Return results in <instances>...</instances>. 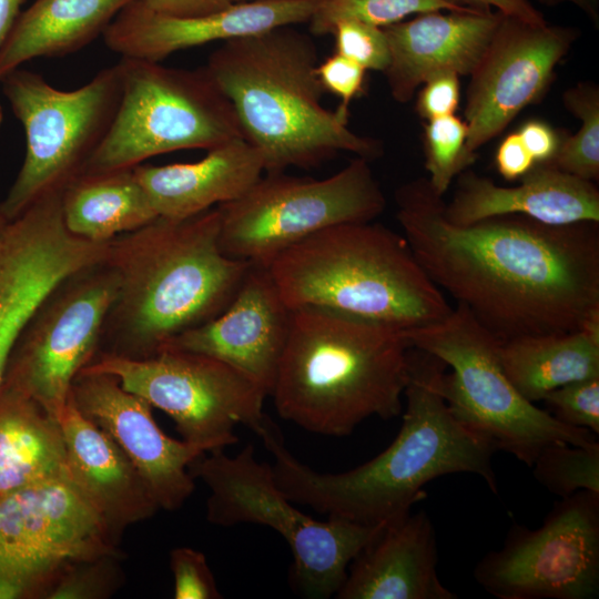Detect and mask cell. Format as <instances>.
<instances>
[{"label":"cell","mask_w":599,"mask_h":599,"mask_svg":"<svg viewBox=\"0 0 599 599\" xmlns=\"http://www.w3.org/2000/svg\"><path fill=\"white\" fill-rule=\"evenodd\" d=\"M103 519L68 478L0 497V599L45 598L82 561L119 556Z\"/></svg>","instance_id":"4fadbf2b"},{"label":"cell","mask_w":599,"mask_h":599,"mask_svg":"<svg viewBox=\"0 0 599 599\" xmlns=\"http://www.w3.org/2000/svg\"><path fill=\"white\" fill-rule=\"evenodd\" d=\"M434 525L420 510L380 526L351 562L338 599H455L437 572Z\"/></svg>","instance_id":"7402d4cb"},{"label":"cell","mask_w":599,"mask_h":599,"mask_svg":"<svg viewBox=\"0 0 599 599\" xmlns=\"http://www.w3.org/2000/svg\"><path fill=\"white\" fill-rule=\"evenodd\" d=\"M189 470L210 491L206 519L212 525H262L283 537L293 557L292 585L308 598L336 596L351 562L382 526L337 518L321 521L301 511L277 485L272 465L260 461L252 445L235 456L223 449L205 453Z\"/></svg>","instance_id":"ba28073f"},{"label":"cell","mask_w":599,"mask_h":599,"mask_svg":"<svg viewBox=\"0 0 599 599\" xmlns=\"http://www.w3.org/2000/svg\"><path fill=\"white\" fill-rule=\"evenodd\" d=\"M545 6H556L562 2H571L587 14L592 23L599 24V0H538Z\"/></svg>","instance_id":"ee69618b"},{"label":"cell","mask_w":599,"mask_h":599,"mask_svg":"<svg viewBox=\"0 0 599 599\" xmlns=\"http://www.w3.org/2000/svg\"><path fill=\"white\" fill-rule=\"evenodd\" d=\"M118 558L108 556L75 564L60 577L45 598L89 599L109 596L120 579L115 564Z\"/></svg>","instance_id":"836d02e7"},{"label":"cell","mask_w":599,"mask_h":599,"mask_svg":"<svg viewBox=\"0 0 599 599\" xmlns=\"http://www.w3.org/2000/svg\"><path fill=\"white\" fill-rule=\"evenodd\" d=\"M233 2H244V1H250V0H232Z\"/></svg>","instance_id":"7dc6e473"},{"label":"cell","mask_w":599,"mask_h":599,"mask_svg":"<svg viewBox=\"0 0 599 599\" xmlns=\"http://www.w3.org/2000/svg\"><path fill=\"white\" fill-rule=\"evenodd\" d=\"M116 292L118 276L104 260L62 280L21 332L2 382L60 422L73 379L99 352Z\"/></svg>","instance_id":"5bb4252c"},{"label":"cell","mask_w":599,"mask_h":599,"mask_svg":"<svg viewBox=\"0 0 599 599\" xmlns=\"http://www.w3.org/2000/svg\"><path fill=\"white\" fill-rule=\"evenodd\" d=\"M104 261L118 292L99 353L130 358L152 356L217 316L251 266L222 252L217 206L182 220L158 216L111 240Z\"/></svg>","instance_id":"3957f363"},{"label":"cell","mask_w":599,"mask_h":599,"mask_svg":"<svg viewBox=\"0 0 599 599\" xmlns=\"http://www.w3.org/2000/svg\"><path fill=\"white\" fill-rule=\"evenodd\" d=\"M267 268L291 309L324 307L404 332L438 323L453 309L403 234L374 221L324 229Z\"/></svg>","instance_id":"8992f818"},{"label":"cell","mask_w":599,"mask_h":599,"mask_svg":"<svg viewBox=\"0 0 599 599\" xmlns=\"http://www.w3.org/2000/svg\"><path fill=\"white\" fill-rule=\"evenodd\" d=\"M502 14L493 10L429 11L383 28L390 60L384 71L392 98L407 103L438 72L469 75Z\"/></svg>","instance_id":"ffe728a7"},{"label":"cell","mask_w":599,"mask_h":599,"mask_svg":"<svg viewBox=\"0 0 599 599\" xmlns=\"http://www.w3.org/2000/svg\"><path fill=\"white\" fill-rule=\"evenodd\" d=\"M332 34L335 38V52L365 70L384 72L390 60L389 45L383 28L355 20L338 22Z\"/></svg>","instance_id":"e575fe53"},{"label":"cell","mask_w":599,"mask_h":599,"mask_svg":"<svg viewBox=\"0 0 599 599\" xmlns=\"http://www.w3.org/2000/svg\"><path fill=\"white\" fill-rule=\"evenodd\" d=\"M448 2L475 10L497 9L504 16L517 18L534 24H544L547 21L539 10L529 0H447Z\"/></svg>","instance_id":"60d3db41"},{"label":"cell","mask_w":599,"mask_h":599,"mask_svg":"<svg viewBox=\"0 0 599 599\" xmlns=\"http://www.w3.org/2000/svg\"><path fill=\"white\" fill-rule=\"evenodd\" d=\"M69 478L60 422L14 386H0V497L45 480Z\"/></svg>","instance_id":"d4e9b609"},{"label":"cell","mask_w":599,"mask_h":599,"mask_svg":"<svg viewBox=\"0 0 599 599\" xmlns=\"http://www.w3.org/2000/svg\"><path fill=\"white\" fill-rule=\"evenodd\" d=\"M70 398L128 456L160 509L176 510L185 504L195 489L189 467L206 451L165 435L152 416V406L124 389L113 375L81 370L72 382Z\"/></svg>","instance_id":"e0dca14e"},{"label":"cell","mask_w":599,"mask_h":599,"mask_svg":"<svg viewBox=\"0 0 599 599\" xmlns=\"http://www.w3.org/2000/svg\"><path fill=\"white\" fill-rule=\"evenodd\" d=\"M535 479L560 498L587 490L599 494V443L545 446L532 465Z\"/></svg>","instance_id":"f546056e"},{"label":"cell","mask_w":599,"mask_h":599,"mask_svg":"<svg viewBox=\"0 0 599 599\" xmlns=\"http://www.w3.org/2000/svg\"><path fill=\"white\" fill-rule=\"evenodd\" d=\"M410 352L404 331L324 307L293 308L270 396L283 419L347 436L369 417L402 413Z\"/></svg>","instance_id":"5b68a950"},{"label":"cell","mask_w":599,"mask_h":599,"mask_svg":"<svg viewBox=\"0 0 599 599\" xmlns=\"http://www.w3.org/2000/svg\"><path fill=\"white\" fill-rule=\"evenodd\" d=\"M395 204L429 278L498 339L575 332L599 313V223L510 214L454 224L427 177L402 184Z\"/></svg>","instance_id":"6da1fadb"},{"label":"cell","mask_w":599,"mask_h":599,"mask_svg":"<svg viewBox=\"0 0 599 599\" xmlns=\"http://www.w3.org/2000/svg\"><path fill=\"white\" fill-rule=\"evenodd\" d=\"M26 0H0V47L7 39Z\"/></svg>","instance_id":"7bdbcfd3"},{"label":"cell","mask_w":599,"mask_h":599,"mask_svg":"<svg viewBox=\"0 0 599 599\" xmlns=\"http://www.w3.org/2000/svg\"><path fill=\"white\" fill-rule=\"evenodd\" d=\"M578 35L576 28L534 24L502 14L469 74L464 110L469 153L477 154L524 108L541 99Z\"/></svg>","instance_id":"2e32d148"},{"label":"cell","mask_w":599,"mask_h":599,"mask_svg":"<svg viewBox=\"0 0 599 599\" xmlns=\"http://www.w3.org/2000/svg\"><path fill=\"white\" fill-rule=\"evenodd\" d=\"M8 222L9 221L4 217V215L0 211V233L3 231Z\"/></svg>","instance_id":"f6af8a7d"},{"label":"cell","mask_w":599,"mask_h":599,"mask_svg":"<svg viewBox=\"0 0 599 599\" xmlns=\"http://www.w3.org/2000/svg\"><path fill=\"white\" fill-rule=\"evenodd\" d=\"M217 207L222 252L267 267L280 253L324 229L374 221L386 197L369 161L355 156L325 179L265 173L242 196Z\"/></svg>","instance_id":"8fae6325"},{"label":"cell","mask_w":599,"mask_h":599,"mask_svg":"<svg viewBox=\"0 0 599 599\" xmlns=\"http://www.w3.org/2000/svg\"><path fill=\"white\" fill-rule=\"evenodd\" d=\"M419 90L415 109L419 116L433 119L455 114L460 99L459 75L438 72L429 77Z\"/></svg>","instance_id":"74e56055"},{"label":"cell","mask_w":599,"mask_h":599,"mask_svg":"<svg viewBox=\"0 0 599 599\" xmlns=\"http://www.w3.org/2000/svg\"><path fill=\"white\" fill-rule=\"evenodd\" d=\"M175 599H220L214 575L202 551L177 547L170 554Z\"/></svg>","instance_id":"d590c367"},{"label":"cell","mask_w":599,"mask_h":599,"mask_svg":"<svg viewBox=\"0 0 599 599\" xmlns=\"http://www.w3.org/2000/svg\"><path fill=\"white\" fill-rule=\"evenodd\" d=\"M542 402L558 422L599 435V376L562 385L549 392Z\"/></svg>","instance_id":"d6a6232c"},{"label":"cell","mask_w":599,"mask_h":599,"mask_svg":"<svg viewBox=\"0 0 599 599\" xmlns=\"http://www.w3.org/2000/svg\"><path fill=\"white\" fill-rule=\"evenodd\" d=\"M474 576L498 599L597 598L599 494L581 490L561 498L536 529L514 524Z\"/></svg>","instance_id":"9a60e30c"},{"label":"cell","mask_w":599,"mask_h":599,"mask_svg":"<svg viewBox=\"0 0 599 599\" xmlns=\"http://www.w3.org/2000/svg\"><path fill=\"white\" fill-rule=\"evenodd\" d=\"M291 316L292 309L268 268L251 264L234 297L217 316L179 335L164 348L220 359L247 376L270 396L287 341Z\"/></svg>","instance_id":"d6986e66"},{"label":"cell","mask_w":599,"mask_h":599,"mask_svg":"<svg viewBox=\"0 0 599 599\" xmlns=\"http://www.w3.org/2000/svg\"><path fill=\"white\" fill-rule=\"evenodd\" d=\"M132 0H35L21 11L0 47V80L35 58L63 57L87 47Z\"/></svg>","instance_id":"484cf974"},{"label":"cell","mask_w":599,"mask_h":599,"mask_svg":"<svg viewBox=\"0 0 599 599\" xmlns=\"http://www.w3.org/2000/svg\"><path fill=\"white\" fill-rule=\"evenodd\" d=\"M62 215L70 233L97 243L158 217L134 169L82 173L62 192Z\"/></svg>","instance_id":"83f0119b"},{"label":"cell","mask_w":599,"mask_h":599,"mask_svg":"<svg viewBox=\"0 0 599 599\" xmlns=\"http://www.w3.org/2000/svg\"><path fill=\"white\" fill-rule=\"evenodd\" d=\"M517 132L536 164L550 162L562 139L558 131L541 120H529Z\"/></svg>","instance_id":"ab89813d"},{"label":"cell","mask_w":599,"mask_h":599,"mask_svg":"<svg viewBox=\"0 0 599 599\" xmlns=\"http://www.w3.org/2000/svg\"><path fill=\"white\" fill-rule=\"evenodd\" d=\"M322 0H250L194 17L156 12L132 0L103 32L105 45L121 58L160 62L172 53L214 41L257 34L308 22Z\"/></svg>","instance_id":"ac0fdd59"},{"label":"cell","mask_w":599,"mask_h":599,"mask_svg":"<svg viewBox=\"0 0 599 599\" xmlns=\"http://www.w3.org/2000/svg\"><path fill=\"white\" fill-rule=\"evenodd\" d=\"M562 102L568 112L580 119L579 131L562 136L552 166L582 180H599V88L579 82L566 90Z\"/></svg>","instance_id":"f1b7e54d"},{"label":"cell","mask_w":599,"mask_h":599,"mask_svg":"<svg viewBox=\"0 0 599 599\" xmlns=\"http://www.w3.org/2000/svg\"><path fill=\"white\" fill-rule=\"evenodd\" d=\"M2 120H3V112H2L1 104H0V125L2 123Z\"/></svg>","instance_id":"bcb514c9"},{"label":"cell","mask_w":599,"mask_h":599,"mask_svg":"<svg viewBox=\"0 0 599 599\" xmlns=\"http://www.w3.org/2000/svg\"><path fill=\"white\" fill-rule=\"evenodd\" d=\"M467 124L455 114L427 121L423 134L425 169L428 182L444 196L454 179L467 170L477 154L466 149Z\"/></svg>","instance_id":"1f68e13d"},{"label":"cell","mask_w":599,"mask_h":599,"mask_svg":"<svg viewBox=\"0 0 599 599\" xmlns=\"http://www.w3.org/2000/svg\"><path fill=\"white\" fill-rule=\"evenodd\" d=\"M498 173L507 181L520 180L534 166L535 161L524 145L518 132L507 134L495 154Z\"/></svg>","instance_id":"f35d334b"},{"label":"cell","mask_w":599,"mask_h":599,"mask_svg":"<svg viewBox=\"0 0 599 599\" xmlns=\"http://www.w3.org/2000/svg\"><path fill=\"white\" fill-rule=\"evenodd\" d=\"M499 356L514 387L534 404L562 385L599 376V313L575 332L500 341Z\"/></svg>","instance_id":"4316f807"},{"label":"cell","mask_w":599,"mask_h":599,"mask_svg":"<svg viewBox=\"0 0 599 599\" xmlns=\"http://www.w3.org/2000/svg\"><path fill=\"white\" fill-rule=\"evenodd\" d=\"M82 370L115 376L124 389L167 414L183 440L206 453L238 441L235 426L256 434L268 417L265 390L201 353L164 348L145 358L99 353Z\"/></svg>","instance_id":"7c38bea8"},{"label":"cell","mask_w":599,"mask_h":599,"mask_svg":"<svg viewBox=\"0 0 599 599\" xmlns=\"http://www.w3.org/2000/svg\"><path fill=\"white\" fill-rule=\"evenodd\" d=\"M318 63L312 39L288 26L223 41L203 67L261 153L264 173L316 167L339 152L369 162L383 154L379 140L355 133L322 104Z\"/></svg>","instance_id":"277c9868"},{"label":"cell","mask_w":599,"mask_h":599,"mask_svg":"<svg viewBox=\"0 0 599 599\" xmlns=\"http://www.w3.org/2000/svg\"><path fill=\"white\" fill-rule=\"evenodd\" d=\"M445 366L435 356L412 348L397 436L377 456L343 473H318L301 463L268 419L257 436L274 458L272 469L280 488L294 504L328 518L373 526L412 511L414 504L426 498L424 487L444 475H477L497 494L491 464L496 449L449 410L438 389Z\"/></svg>","instance_id":"7a4b0ae2"},{"label":"cell","mask_w":599,"mask_h":599,"mask_svg":"<svg viewBox=\"0 0 599 599\" xmlns=\"http://www.w3.org/2000/svg\"><path fill=\"white\" fill-rule=\"evenodd\" d=\"M60 425L69 478L119 542L128 526L150 518L160 508L128 456L78 410L70 395Z\"/></svg>","instance_id":"603a6c76"},{"label":"cell","mask_w":599,"mask_h":599,"mask_svg":"<svg viewBox=\"0 0 599 599\" xmlns=\"http://www.w3.org/2000/svg\"><path fill=\"white\" fill-rule=\"evenodd\" d=\"M325 92L341 99L336 111L348 119V105L364 91L366 70L355 61L334 52L319 62L316 69Z\"/></svg>","instance_id":"8d00e7d4"},{"label":"cell","mask_w":599,"mask_h":599,"mask_svg":"<svg viewBox=\"0 0 599 599\" xmlns=\"http://www.w3.org/2000/svg\"><path fill=\"white\" fill-rule=\"evenodd\" d=\"M112 124L84 172L133 169L173 151L210 150L244 138L234 108L204 68L121 58Z\"/></svg>","instance_id":"9c48e42d"},{"label":"cell","mask_w":599,"mask_h":599,"mask_svg":"<svg viewBox=\"0 0 599 599\" xmlns=\"http://www.w3.org/2000/svg\"><path fill=\"white\" fill-rule=\"evenodd\" d=\"M448 221L469 225L499 215H524L551 225L599 223V190L593 182L537 163L515 186H501L470 170L457 176Z\"/></svg>","instance_id":"44dd1931"},{"label":"cell","mask_w":599,"mask_h":599,"mask_svg":"<svg viewBox=\"0 0 599 599\" xmlns=\"http://www.w3.org/2000/svg\"><path fill=\"white\" fill-rule=\"evenodd\" d=\"M2 91L26 133L21 169L0 211L8 221L42 196L63 191L104 140L121 97L116 63L70 91L53 88L35 72L17 68L1 80Z\"/></svg>","instance_id":"30bf717a"},{"label":"cell","mask_w":599,"mask_h":599,"mask_svg":"<svg viewBox=\"0 0 599 599\" xmlns=\"http://www.w3.org/2000/svg\"><path fill=\"white\" fill-rule=\"evenodd\" d=\"M133 169L158 216L182 220L242 196L263 175L264 162L257 149L235 138L196 162Z\"/></svg>","instance_id":"cb8c5ba5"},{"label":"cell","mask_w":599,"mask_h":599,"mask_svg":"<svg viewBox=\"0 0 599 599\" xmlns=\"http://www.w3.org/2000/svg\"><path fill=\"white\" fill-rule=\"evenodd\" d=\"M471 11L447 0H322L309 19L311 32L332 34L344 20H355L385 28L405 20L414 13L429 11Z\"/></svg>","instance_id":"4dcf8cb0"},{"label":"cell","mask_w":599,"mask_h":599,"mask_svg":"<svg viewBox=\"0 0 599 599\" xmlns=\"http://www.w3.org/2000/svg\"><path fill=\"white\" fill-rule=\"evenodd\" d=\"M144 6L160 13L176 17L209 14L226 9L232 0H140Z\"/></svg>","instance_id":"b9f144b4"},{"label":"cell","mask_w":599,"mask_h":599,"mask_svg":"<svg viewBox=\"0 0 599 599\" xmlns=\"http://www.w3.org/2000/svg\"><path fill=\"white\" fill-rule=\"evenodd\" d=\"M413 348L435 356L450 373L440 374L438 389L451 414L496 450L531 467L547 445L596 443L588 429L555 419L525 399L507 377L498 339L463 304L440 322L406 332Z\"/></svg>","instance_id":"52a82bcc"}]
</instances>
